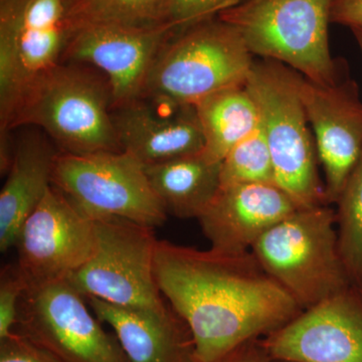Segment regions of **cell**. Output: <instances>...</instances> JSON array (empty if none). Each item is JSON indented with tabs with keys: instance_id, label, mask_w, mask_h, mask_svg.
Masks as SVG:
<instances>
[{
	"instance_id": "44dd1931",
	"label": "cell",
	"mask_w": 362,
	"mask_h": 362,
	"mask_svg": "<svg viewBox=\"0 0 362 362\" xmlns=\"http://www.w3.org/2000/svg\"><path fill=\"white\" fill-rule=\"evenodd\" d=\"M168 4L169 0H74L71 30L87 25H163L168 23Z\"/></svg>"
},
{
	"instance_id": "3957f363",
	"label": "cell",
	"mask_w": 362,
	"mask_h": 362,
	"mask_svg": "<svg viewBox=\"0 0 362 362\" xmlns=\"http://www.w3.org/2000/svg\"><path fill=\"white\" fill-rule=\"evenodd\" d=\"M300 77L284 64L263 59L255 61L246 88L258 107L276 185L300 209L328 206L315 139L300 94Z\"/></svg>"
},
{
	"instance_id": "f546056e",
	"label": "cell",
	"mask_w": 362,
	"mask_h": 362,
	"mask_svg": "<svg viewBox=\"0 0 362 362\" xmlns=\"http://www.w3.org/2000/svg\"><path fill=\"white\" fill-rule=\"evenodd\" d=\"M4 1V0H0V2Z\"/></svg>"
},
{
	"instance_id": "d6986e66",
	"label": "cell",
	"mask_w": 362,
	"mask_h": 362,
	"mask_svg": "<svg viewBox=\"0 0 362 362\" xmlns=\"http://www.w3.org/2000/svg\"><path fill=\"white\" fill-rule=\"evenodd\" d=\"M152 189L168 214L199 218L221 189V162L201 153L144 165Z\"/></svg>"
},
{
	"instance_id": "cb8c5ba5",
	"label": "cell",
	"mask_w": 362,
	"mask_h": 362,
	"mask_svg": "<svg viewBox=\"0 0 362 362\" xmlns=\"http://www.w3.org/2000/svg\"><path fill=\"white\" fill-rule=\"evenodd\" d=\"M246 0H169L168 23L175 28L176 32L185 30L218 18L223 11L240 6Z\"/></svg>"
},
{
	"instance_id": "4fadbf2b",
	"label": "cell",
	"mask_w": 362,
	"mask_h": 362,
	"mask_svg": "<svg viewBox=\"0 0 362 362\" xmlns=\"http://www.w3.org/2000/svg\"><path fill=\"white\" fill-rule=\"evenodd\" d=\"M175 32L169 23L83 26L74 30L63 59L101 71L118 107L142 96L159 49Z\"/></svg>"
},
{
	"instance_id": "5b68a950",
	"label": "cell",
	"mask_w": 362,
	"mask_h": 362,
	"mask_svg": "<svg viewBox=\"0 0 362 362\" xmlns=\"http://www.w3.org/2000/svg\"><path fill=\"white\" fill-rule=\"evenodd\" d=\"M251 252L302 310L354 286L340 256L337 214L326 204L293 211L264 233Z\"/></svg>"
},
{
	"instance_id": "4316f807",
	"label": "cell",
	"mask_w": 362,
	"mask_h": 362,
	"mask_svg": "<svg viewBox=\"0 0 362 362\" xmlns=\"http://www.w3.org/2000/svg\"><path fill=\"white\" fill-rule=\"evenodd\" d=\"M330 21L362 30V0H332Z\"/></svg>"
},
{
	"instance_id": "ba28073f",
	"label": "cell",
	"mask_w": 362,
	"mask_h": 362,
	"mask_svg": "<svg viewBox=\"0 0 362 362\" xmlns=\"http://www.w3.org/2000/svg\"><path fill=\"white\" fill-rule=\"evenodd\" d=\"M52 185L90 218L118 216L156 228L168 211L152 189L144 164L128 152H59Z\"/></svg>"
},
{
	"instance_id": "484cf974",
	"label": "cell",
	"mask_w": 362,
	"mask_h": 362,
	"mask_svg": "<svg viewBox=\"0 0 362 362\" xmlns=\"http://www.w3.org/2000/svg\"><path fill=\"white\" fill-rule=\"evenodd\" d=\"M0 362H62L25 335L13 331L0 339Z\"/></svg>"
},
{
	"instance_id": "f1b7e54d",
	"label": "cell",
	"mask_w": 362,
	"mask_h": 362,
	"mask_svg": "<svg viewBox=\"0 0 362 362\" xmlns=\"http://www.w3.org/2000/svg\"><path fill=\"white\" fill-rule=\"evenodd\" d=\"M354 33V37H356L357 44H358L359 49L362 52V30H351Z\"/></svg>"
},
{
	"instance_id": "7402d4cb",
	"label": "cell",
	"mask_w": 362,
	"mask_h": 362,
	"mask_svg": "<svg viewBox=\"0 0 362 362\" xmlns=\"http://www.w3.org/2000/svg\"><path fill=\"white\" fill-rule=\"evenodd\" d=\"M340 256L352 284L362 290V154L337 202Z\"/></svg>"
},
{
	"instance_id": "2e32d148",
	"label": "cell",
	"mask_w": 362,
	"mask_h": 362,
	"mask_svg": "<svg viewBox=\"0 0 362 362\" xmlns=\"http://www.w3.org/2000/svg\"><path fill=\"white\" fill-rule=\"evenodd\" d=\"M156 106L138 98L112 111L121 150L144 165L201 153L204 140L194 107L173 106L164 113Z\"/></svg>"
},
{
	"instance_id": "83f0119b",
	"label": "cell",
	"mask_w": 362,
	"mask_h": 362,
	"mask_svg": "<svg viewBox=\"0 0 362 362\" xmlns=\"http://www.w3.org/2000/svg\"><path fill=\"white\" fill-rule=\"evenodd\" d=\"M199 362V361H194ZM209 362H275L269 356L261 339L244 343L220 358Z\"/></svg>"
},
{
	"instance_id": "d4e9b609",
	"label": "cell",
	"mask_w": 362,
	"mask_h": 362,
	"mask_svg": "<svg viewBox=\"0 0 362 362\" xmlns=\"http://www.w3.org/2000/svg\"><path fill=\"white\" fill-rule=\"evenodd\" d=\"M28 281L18 264L4 267L0 275V339L13 333L18 321V304Z\"/></svg>"
},
{
	"instance_id": "7c38bea8",
	"label": "cell",
	"mask_w": 362,
	"mask_h": 362,
	"mask_svg": "<svg viewBox=\"0 0 362 362\" xmlns=\"http://www.w3.org/2000/svg\"><path fill=\"white\" fill-rule=\"evenodd\" d=\"M261 340L275 362H362V290L350 286Z\"/></svg>"
},
{
	"instance_id": "603a6c76",
	"label": "cell",
	"mask_w": 362,
	"mask_h": 362,
	"mask_svg": "<svg viewBox=\"0 0 362 362\" xmlns=\"http://www.w3.org/2000/svg\"><path fill=\"white\" fill-rule=\"evenodd\" d=\"M251 183L276 185L273 159L261 121L221 162V187Z\"/></svg>"
},
{
	"instance_id": "9c48e42d",
	"label": "cell",
	"mask_w": 362,
	"mask_h": 362,
	"mask_svg": "<svg viewBox=\"0 0 362 362\" xmlns=\"http://www.w3.org/2000/svg\"><path fill=\"white\" fill-rule=\"evenodd\" d=\"M74 0L0 2V124L28 83L62 63Z\"/></svg>"
},
{
	"instance_id": "277c9868",
	"label": "cell",
	"mask_w": 362,
	"mask_h": 362,
	"mask_svg": "<svg viewBox=\"0 0 362 362\" xmlns=\"http://www.w3.org/2000/svg\"><path fill=\"white\" fill-rule=\"evenodd\" d=\"M254 63L237 28L211 18L175 32L164 42L142 96L194 107L218 90L246 85Z\"/></svg>"
},
{
	"instance_id": "ffe728a7",
	"label": "cell",
	"mask_w": 362,
	"mask_h": 362,
	"mask_svg": "<svg viewBox=\"0 0 362 362\" xmlns=\"http://www.w3.org/2000/svg\"><path fill=\"white\" fill-rule=\"evenodd\" d=\"M204 135L202 154L218 163L240 141L258 127V107L246 85L214 93L194 106Z\"/></svg>"
},
{
	"instance_id": "8992f818",
	"label": "cell",
	"mask_w": 362,
	"mask_h": 362,
	"mask_svg": "<svg viewBox=\"0 0 362 362\" xmlns=\"http://www.w3.org/2000/svg\"><path fill=\"white\" fill-rule=\"evenodd\" d=\"M332 0H246L218 18L237 28L252 56L284 64L317 84L341 77L331 57Z\"/></svg>"
},
{
	"instance_id": "9a60e30c",
	"label": "cell",
	"mask_w": 362,
	"mask_h": 362,
	"mask_svg": "<svg viewBox=\"0 0 362 362\" xmlns=\"http://www.w3.org/2000/svg\"><path fill=\"white\" fill-rule=\"evenodd\" d=\"M300 209L275 183L221 187L199 216L202 232L218 251L244 252L271 226Z\"/></svg>"
},
{
	"instance_id": "30bf717a",
	"label": "cell",
	"mask_w": 362,
	"mask_h": 362,
	"mask_svg": "<svg viewBox=\"0 0 362 362\" xmlns=\"http://www.w3.org/2000/svg\"><path fill=\"white\" fill-rule=\"evenodd\" d=\"M86 301L68 280L28 285L13 331L62 362H129L117 337L103 329Z\"/></svg>"
},
{
	"instance_id": "8fae6325",
	"label": "cell",
	"mask_w": 362,
	"mask_h": 362,
	"mask_svg": "<svg viewBox=\"0 0 362 362\" xmlns=\"http://www.w3.org/2000/svg\"><path fill=\"white\" fill-rule=\"evenodd\" d=\"M93 246L94 220L52 185L18 233V265L28 285L66 280L87 262Z\"/></svg>"
},
{
	"instance_id": "5bb4252c",
	"label": "cell",
	"mask_w": 362,
	"mask_h": 362,
	"mask_svg": "<svg viewBox=\"0 0 362 362\" xmlns=\"http://www.w3.org/2000/svg\"><path fill=\"white\" fill-rule=\"evenodd\" d=\"M300 94L324 171L326 202L337 204L362 154V101L351 78L329 85L300 77Z\"/></svg>"
},
{
	"instance_id": "6da1fadb",
	"label": "cell",
	"mask_w": 362,
	"mask_h": 362,
	"mask_svg": "<svg viewBox=\"0 0 362 362\" xmlns=\"http://www.w3.org/2000/svg\"><path fill=\"white\" fill-rule=\"evenodd\" d=\"M154 273L162 295L192 332L195 361L220 358L303 311L251 251H202L158 240Z\"/></svg>"
},
{
	"instance_id": "7a4b0ae2",
	"label": "cell",
	"mask_w": 362,
	"mask_h": 362,
	"mask_svg": "<svg viewBox=\"0 0 362 362\" xmlns=\"http://www.w3.org/2000/svg\"><path fill=\"white\" fill-rule=\"evenodd\" d=\"M111 107L113 98L107 80L85 68L59 63L26 85L1 124V134L35 126L65 153L120 151Z\"/></svg>"
},
{
	"instance_id": "e0dca14e",
	"label": "cell",
	"mask_w": 362,
	"mask_h": 362,
	"mask_svg": "<svg viewBox=\"0 0 362 362\" xmlns=\"http://www.w3.org/2000/svg\"><path fill=\"white\" fill-rule=\"evenodd\" d=\"M100 322L115 332L129 362H194V343L187 324L173 307L118 306L86 298Z\"/></svg>"
},
{
	"instance_id": "ac0fdd59",
	"label": "cell",
	"mask_w": 362,
	"mask_h": 362,
	"mask_svg": "<svg viewBox=\"0 0 362 362\" xmlns=\"http://www.w3.org/2000/svg\"><path fill=\"white\" fill-rule=\"evenodd\" d=\"M59 152L45 137L28 135L14 147L13 161L0 192V251L16 247L26 218L52 187Z\"/></svg>"
},
{
	"instance_id": "52a82bcc",
	"label": "cell",
	"mask_w": 362,
	"mask_h": 362,
	"mask_svg": "<svg viewBox=\"0 0 362 362\" xmlns=\"http://www.w3.org/2000/svg\"><path fill=\"white\" fill-rule=\"evenodd\" d=\"M154 228L118 216L94 220L89 259L66 279L85 298L137 308L165 306L154 273Z\"/></svg>"
}]
</instances>
